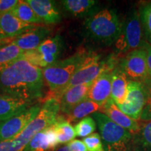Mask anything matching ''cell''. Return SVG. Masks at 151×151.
Instances as JSON below:
<instances>
[{
  "label": "cell",
  "instance_id": "19",
  "mask_svg": "<svg viewBox=\"0 0 151 151\" xmlns=\"http://www.w3.org/2000/svg\"><path fill=\"white\" fill-rule=\"evenodd\" d=\"M62 4L68 13L78 18H87L99 11L97 1L94 0H65Z\"/></svg>",
  "mask_w": 151,
  "mask_h": 151
},
{
  "label": "cell",
  "instance_id": "27",
  "mask_svg": "<svg viewBox=\"0 0 151 151\" xmlns=\"http://www.w3.org/2000/svg\"><path fill=\"white\" fill-rule=\"evenodd\" d=\"M97 124L92 117L87 116L75 125L76 134L79 137L86 138L91 135L96 130Z\"/></svg>",
  "mask_w": 151,
  "mask_h": 151
},
{
  "label": "cell",
  "instance_id": "23",
  "mask_svg": "<svg viewBox=\"0 0 151 151\" xmlns=\"http://www.w3.org/2000/svg\"><path fill=\"white\" fill-rule=\"evenodd\" d=\"M11 12L17 18L26 23L34 24L43 23L41 19L37 16L35 11L32 10V9L25 0L18 1V4L14 7Z\"/></svg>",
  "mask_w": 151,
  "mask_h": 151
},
{
  "label": "cell",
  "instance_id": "5",
  "mask_svg": "<svg viewBox=\"0 0 151 151\" xmlns=\"http://www.w3.org/2000/svg\"><path fill=\"white\" fill-rule=\"evenodd\" d=\"M119 58L111 54L102 60L101 55L93 51H88L82 63L76 71L69 83L62 90L60 98L66 90L79 85L92 83L101 73L106 69H113L118 65Z\"/></svg>",
  "mask_w": 151,
  "mask_h": 151
},
{
  "label": "cell",
  "instance_id": "10",
  "mask_svg": "<svg viewBox=\"0 0 151 151\" xmlns=\"http://www.w3.org/2000/svg\"><path fill=\"white\" fill-rule=\"evenodd\" d=\"M113 69H106L92 83L88 94V99L101 106L111 99V79Z\"/></svg>",
  "mask_w": 151,
  "mask_h": 151
},
{
  "label": "cell",
  "instance_id": "29",
  "mask_svg": "<svg viewBox=\"0 0 151 151\" xmlns=\"http://www.w3.org/2000/svg\"><path fill=\"white\" fill-rule=\"evenodd\" d=\"M88 151H104L101 137L98 133H93L83 139Z\"/></svg>",
  "mask_w": 151,
  "mask_h": 151
},
{
  "label": "cell",
  "instance_id": "2",
  "mask_svg": "<svg viewBox=\"0 0 151 151\" xmlns=\"http://www.w3.org/2000/svg\"><path fill=\"white\" fill-rule=\"evenodd\" d=\"M83 25L87 37L100 45L109 46L120 36L122 22L114 9H104L86 18Z\"/></svg>",
  "mask_w": 151,
  "mask_h": 151
},
{
  "label": "cell",
  "instance_id": "30",
  "mask_svg": "<svg viewBox=\"0 0 151 151\" xmlns=\"http://www.w3.org/2000/svg\"><path fill=\"white\" fill-rule=\"evenodd\" d=\"M22 58L27 60L32 65H35L36 67L41 68H41L44 69L42 58H41V54L38 51L37 49L24 51Z\"/></svg>",
  "mask_w": 151,
  "mask_h": 151
},
{
  "label": "cell",
  "instance_id": "20",
  "mask_svg": "<svg viewBox=\"0 0 151 151\" xmlns=\"http://www.w3.org/2000/svg\"><path fill=\"white\" fill-rule=\"evenodd\" d=\"M101 106L91 100L86 99L76 105L68 114L65 115V118L67 122H72L82 120L88 115L96 112H99Z\"/></svg>",
  "mask_w": 151,
  "mask_h": 151
},
{
  "label": "cell",
  "instance_id": "13",
  "mask_svg": "<svg viewBox=\"0 0 151 151\" xmlns=\"http://www.w3.org/2000/svg\"><path fill=\"white\" fill-rule=\"evenodd\" d=\"M37 25L39 24H29L22 21L11 11L0 16V27L8 39H15L34 29Z\"/></svg>",
  "mask_w": 151,
  "mask_h": 151
},
{
  "label": "cell",
  "instance_id": "21",
  "mask_svg": "<svg viewBox=\"0 0 151 151\" xmlns=\"http://www.w3.org/2000/svg\"><path fill=\"white\" fill-rule=\"evenodd\" d=\"M132 151H151V121L146 122L133 134Z\"/></svg>",
  "mask_w": 151,
  "mask_h": 151
},
{
  "label": "cell",
  "instance_id": "15",
  "mask_svg": "<svg viewBox=\"0 0 151 151\" xmlns=\"http://www.w3.org/2000/svg\"><path fill=\"white\" fill-rule=\"evenodd\" d=\"M33 106V102L0 94V121H4L20 114Z\"/></svg>",
  "mask_w": 151,
  "mask_h": 151
},
{
  "label": "cell",
  "instance_id": "32",
  "mask_svg": "<svg viewBox=\"0 0 151 151\" xmlns=\"http://www.w3.org/2000/svg\"><path fill=\"white\" fill-rule=\"evenodd\" d=\"M18 3V0H0V16L12 11Z\"/></svg>",
  "mask_w": 151,
  "mask_h": 151
},
{
  "label": "cell",
  "instance_id": "8",
  "mask_svg": "<svg viewBox=\"0 0 151 151\" xmlns=\"http://www.w3.org/2000/svg\"><path fill=\"white\" fill-rule=\"evenodd\" d=\"M118 66L129 81L143 83L148 76L145 47L128 52L119 59Z\"/></svg>",
  "mask_w": 151,
  "mask_h": 151
},
{
  "label": "cell",
  "instance_id": "7",
  "mask_svg": "<svg viewBox=\"0 0 151 151\" xmlns=\"http://www.w3.org/2000/svg\"><path fill=\"white\" fill-rule=\"evenodd\" d=\"M149 94L150 91L143 83L129 81L125 101L117 106L126 116L138 121L146 106Z\"/></svg>",
  "mask_w": 151,
  "mask_h": 151
},
{
  "label": "cell",
  "instance_id": "18",
  "mask_svg": "<svg viewBox=\"0 0 151 151\" xmlns=\"http://www.w3.org/2000/svg\"><path fill=\"white\" fill-rule=\"evenodd\" d=\"M129 79L118 65L113 69L111 79V98L116 105L122 104L127 95Z\"/></svg>",
  "mask_w": 151,
  "mask_h": 151
},
{
  "label": "cell",
  "instance_id": "17",
  "mask_svg": "<svg viewBox=\"0 0 151 151\" xmlns=\"http://www.w3.org/2000/svg\"><path fill=\"white\" fill-rule=\"evenodd\" d=\"M63 48V41L60 35L46 39L37 48L42 58L44 68L58 61Z\"/></svg>",
  "mask_w": 151,
  "mask_h": 151
},
{
  "label": "cell",
  "instance_id": "31",
  "mask_svg": "<svg viewBox=\"0 0 151 151\" xmlns=\"http://www.w3.org/2000/svg\"><path fill=\"white\" fill-rule=\"evenodd\" d=\"M145 48L146 50V60H147V71H148V76L146 81L143 83L146 86L149 91L151 90V45L148 43H145Z\"/></svg>",
  "mask_w": 151,
  "mask_h": 151
},
{
  "label": "cell",
  "instance_id": "22",
  "mask_svg": "<svg viewBox=\"0 0 151 151\" xmlns=\"http://www.w3.org/2000/svg\"><path fill=\"white\" fill-rule=\"evenodd\" d=\"M54 127L56 132L58 144L69 143L76 137L74 128L70 122H67L65 120L64 116L61 115L58 116L57 122L54 124Z\"/></svg>",
  "mask_w": 151,
  "mask_h": 151
},
{
  "label": "cell",
  "instance_id": "12",
  "mask_svg": "<svg viewBox=\"0 0 151 151\" xmlns=\"http://www.w3.org/2000/svg\"><path fill=\"white\" fill-rule=\"evenodd\" d=\"M99 112L105 114L113 122L132 132V134L136 133L140 129V123L132 120L122 113L111 98L101 106Z\"/></svg>",
  "mask_w": 151,
  "mask_h": 151
},
{
  "label": "cell",
  "instance_id": "26",
  "mask_svg": "<svg viewBox=\"0 0 151 151\" xmlns=\"http://www.w3.org/2000/svg\"><path fill=\"white\" fill-rule=\"evenodd\" d=\"M31 139L21 133L16 139L0 143V151H24Z\"/></svg>",
  "mask_w": 151,
  "mask_h": 151
},
{
  "label": "cell",
  "instance_id": "28",
  "mask_svg": "<svg viewBox=\"0 0 151 151\" xmlns=\"http://www.w3.org/2000/svg\"><path fill=\"white\" fill-rule=\"evenodd\" d=\"M140 19L145 41L151 45V2L141 9Z\"/></svg>",
  "mask_w": 151,
  "mask_h": 151
},
{
  "label": "cell",
  "instance_id": "24",
  "mask_svg": "<svg viewBox=\"0 0 151 151\" xmlns=\"http://www.w3.org/2000/svg\"><path fill=\"white\" fill-rule=\"evenodd\" d=\"M24 50L11 43L0 48V67L23 58Z\"/></svg>",
  "mask_w": 151,
  "mask_h": 151
},
{
  "label": "cell",
  "instance_id": "33",
  "mask_svg": "<svg viewBox=\"0 0 151 151\" xmlns=\"http://www.w3.org/2000/svg\"><path fill=\"white\" fill-rule=\"evenodd\" d=\"M140 120L145 122L151 121V90H150L148 101L141 114Z\"/></svg>",
  "mask_w": 151,
  "mask_h": 151
},
{
  "label": "cell",
  "instance_id": "1",
  "mask_svg": "<svg viewBox=\"0 0 151 151\" xmlns=\"http://www.w3.org/2000/svg\"><path fill=\"white\" fill-rule=\"evenodd\" d=\"M41 68L21 58L0 67V94L35 102L43 97Z\"/></svg>",
  "mask_w": 151,
  "mask_h": 151
},
{
  "label": "cell",
  "instance_id": "11",
  "mask_svg": "<svg viewBox=\"0 0 151 151\" xmlns=\"http://www.w3.org/2000/svg\"><path fill=\"white\" fill-rule=\"evenodd\" d=\"M50 32L51 29L49 27L37 25L35 28L29 30L27 32L15 38L12 43L24 51L35 50L46 39H48Z\"/></svg>",
  "mask_w": 151,
  "mask_h": 151
},
{
  "label": "cell",
  "instance_id": "34",
  "mask_svg": "<svg viewBox=\"0 0 151 151\" xmlns=\"http://www.w3.org/2000/svg\"><path fill=\"white\" fill-rule=\"evenodd\" d=\"M71 151H88L83 141L73 139L67 145Z\"/></svg>",
  "mask_w": 151,
  "mask_h": 151
},
{
  "label": "cell",
  "instance_id": "14",
  "mask_svg": "<svg viewBox=\"0 0 151 151\" xmlns=\"http://www.w3.org/2000/svg\"><path fill=\"white\" fill-rule=\"evenodd\" d=\"M92 83L79 85L66 90L60 98V111L67 115L76 106L88 99V92Z\"/></svg>",
  "mask_w": 151,
  "mask_h": 151
},
{
  "label": "cell",
  "instance_id": "36",
  "mask_svg": "<svg viewBox=\"0 0 151 151\" xmlns=\"http://www.w3.org/2000/svg\"><path fill=\"white\" fill-rule=\"evenodd\" d=\"M56 151H71V150L69 149V146H68L67 145H65V146H62L58 149H57Z\"/></svg>",
  "mask_w": 151,
  "mask_h": 151
},
{
  "label": "cell",
  "instance_id": "16",
  "mask_svg": "<svg viewBox=\"0 0 151 151\" xmlns=\"http://www.w3.org/2000/svg\"><path fill=\"white\" fill-rule=\"evenodd\" d=\"M43 24H57L61 20L60 14L52 1L25 0Z\"/></svg>",
  "mask_w": 151,
  "mask_h": 151
},
{
  "label": "cell",
  "instance_id": "6",
  "mask_svg": "<svg viewBox=\"0 0 151 151\" xmlns=\"http://www.w3.org/2000/svg\"><path fill=\"white\" fill-rule=\"evenodd\" d=\"M145 43L140 14L134 10L122 23L121 33L113 43V54L120 58L132 50L144 47Z\"/></svg>",
  "mask_w": 151,
  "mask_h": 151
},
{
  "label": "cell",
  "instance_id": "3",
  "mask_svg": "<svg viewBox=\"0 0 151 151\" xmlns=\"http://www.w3.org/2000/svg\"><path fill=\"white\" fill-rule=\"evenodd\" d=\"M88 52L81 48L73 55L58 60L43 69V81L50 89V93L46 98L54 97L60 100V94L80 67Z\"/></svg>",
  "mask_w": 151,
  "mask_h": 151
},
{
  "label": "cell",
  "instance_id": "37",
  "mask_svg": "<svg viewBox=\"0 0 151 151\" xmlns=\"http://www.w3.org/2000/svg\"><path fill=\"white\" fill-rule=\"evenodd\" d=\"M8 39V38H6L4 34L3 33L2 30L1 29V27H0V40H3V39Z\"/></svg>",
  "mask_w": 151,
  "mask_h": 151
},
{
  "label": "cell",
  "instance_id": "4",
  "mask_svg": "<svg viewBox=\"0 0 151 151\" xmlns=\"http://www.w3.org/2000/svg\"><path fill=\"white\" fill-rule=\"evenodd\" d=\"M101 134L104 151H132L133 134L101 112L92 114Z\"/></svg>",
  "mask_w": 151,
  "mask_h": 151
},
{
  "label": "cell",
  "instance_id": "25",
  "mask_svg": "<svg viewBox=\"0 0 151 151\" xmlns=\"http://www.w3.org/2000/svg\"><path fill=\"white\" fill-rule=\"evenodd\" d=\"M24 151H52L48 140L46 129L36 134L26 146Z\"/></svg>",
  "mask_w": 151,
  "mask_h": 151
},
{
  "label": "cell",
  "instance_id": "9",
  "mask_svg": "<svg viewBox=\"0 0 151 151\" xmlns=\"http://www.w3.org/2000/svg\"><path fill=\"white\" fill-rule=\"evenodd\" d=\"M41 108L40 104L33 105L18 116L0 122V143L18 137L37 117Z\"/></svg>",
  "mask_w": 151,
  "mask_h": 151
},
{
  "label": "cell",
  "instance_id": "35",
  "mask_svg": "<svg viewBox=\"0 0 151 151\" xmlns=\"http://www.w3.org/2000/svg\"><path fill=\"white\" fill-rule=\"evenodd\" d=\"M14 39H3V40H0V48L4 46H6V45L9 44V43H12Z\"/></svg>",
  "mask_w": 151,
  "mask_h": 151
}]
</instances>
